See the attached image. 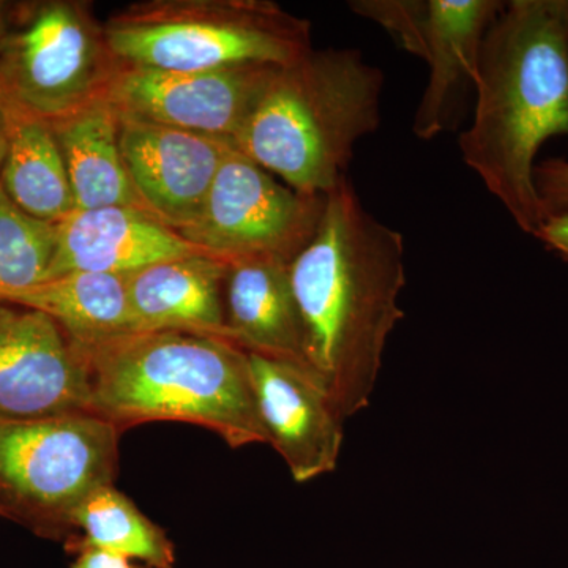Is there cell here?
<instances>
[{
  "mask_svg": "<svg viewBox=\"0 0 568 568\" xmlns=\"http://www.w3.org/2000/svg\"><path fill=\"white\" fill-rule=\"evenodd\" d=\"M306 366L343 417L369 405L388 336L405 317V239L375 219L345 178L325 194L320 226L290 264Z\"/></svg>",
  "mask_w": 568,
  "mask_h": 568,
  "instance_id": "6da1fadb",
  "label": "cell"
},
{
  "mask_svg": "<svg viewBox=\"0 0 568 568\" xmlns=\"http://www.w3.org/2000/svg\"><path fill=\"white\" fill-rule=\"evenodd\" d=\"M476 104L459 136L463 162L536 235L545 215L534 185L541 145L568 136V0H511L489 26Z\"/></svg>",
  "mask_w": 568,
  "mask_h": 568,
  "instance_id": "7a4b0ae2",
  "label": "cell"
},
{
  "mask_svg": "<svg viewBox=\"0 0 568 568\" xmlns=\"http://www.w3.org/2000/svg\"><path fill=\"white\" fill-rule=\"evenodd\" d=\"M77 347L88 366L89 413L121 432L171 420L211 429L233 448L267 443L248 353L230 339L134 332Z\"/></svg>",
  "mask_w": 568,
  "mask_h": 568,
  "instance_id": "3957f363",
  "label": "cell"
},
{
  "mask_svg": "<svg viewBox=\"0 0 568 568\" xmlns=\"http://www.w3.org/2000/svg\"><path fill=\"white\" fill-rule=\"evenodd\" d=\"M383 89V70L357 50L312 51L275 71L234 148L295 192L324 196L379 129Z\"/></svg>",
  "mask_w": 568,
  "mask_h": 568,
  "instance_id": "277c9868",
  "label": "cell"
},
{
  "mask_svg": "<svg viewBox=\"0 0 568 568\" xmlns=\"http://www.w3.org/2000/svg\"><path fill=\"white\" fill-rule=\"evenodd\" d=\"M103 24L115 58L141 69L290 67L313 51L310 22L267 0H149Z\"/></svg>",
  "mask_w": 568,
  "mask_h": 568,
  "instance_id": "5b68a950",
  "label": "cell"
},
{
  "mask_svg": "<svg viewBox=\"0 0 568 568\" xmlns=\"http://www.w3.org/2000/svg\"><path fill=\"white\" fill-rule=\"evenodd\" d=\"M122 432L91 413L0 418V515L52 540L97 489L114 485Z\"/></svg>",
  "mask_w": 568,
  "mask_h": 568,
  "instance_id": "8992f818",
  "label": "cell"
},
{
  "mask_svg": "<svg viewBox=\"0 0 568 568\" xmlns=\"http://www.w3.org/2000/svg\"><path fill=\"white\" fill-rule=\"evenodd\" d=\"M122 63L91 7L44 0L9 9L0 28V89L43 121L104 99Z\"/></svg>",
  "mask_w": 568,
  "mask_h": 568,
  "instance_id": "52a82bcc",
  "label": "cell"
},
{
  "mask_svg": "<svg viewBox=\"0 0 568 568\" xmlns=\"http://www.w3.org/2000/svg\"><path fill=\"white\" fill-rule=\"evenodd\" d=\"M499 0H354L349 9L376 22L403 50L424 59L429 78L413 133L432 141L457 129L476 93L478 55Z\"/></svg>",
  "mask_w": 568,
  "mask_h": 568,
  "instance_id": "ba28073f",
  "label": "cell"
},
{
  "mask_svg": "<svg viewBox=\"0 0 568 568\" xmlns=\"http://www.w3.org/2000/svg\"><path fill=\"white\" fill-rule=\"evenodd\" d=\"M324 196H306L231 148L220 164L203 211L182 237L227 263L280 260L291 263L312 241Z\"/></svg>",
  "mask_w": 568,
  "mask_h": 568,
  "instance_id": "9c48e42d",
  "label": "cell"
},
{
  "mask_svg": "<svg viewBox=\"0 0 568 568\" xmlns=\"http://www.w3.org/2000/svg\"><path fill=\"white\" fill-rule=\"evenodd\" d=\"M278 69L282 67L160 71L122 65L106 100L122 118L219 138L234 145Z\"/></svg>",
  "mask_w": 568,
  "mask_h": 568,
  "instance_id": "30bf717a",
  "label": "cell"
},
{
  "mask_svg": "<svg viewBox=\"0 0 568 568\" xmlns=\"http://www.w3.org/2000/svg\"><path fill=\"white\" fill-rule=\"evenodd\" d=\"M77 413H89L80 349L50 316L0 301V418Z\"/></svg>",
  "mask_w": 568,
  "mask_h": 568,
  "instance_id": "8fae6325",
  "label": "cell"
},
{
  "mask_svg": "<svg viewBox=\"0 0 568 568\" xmlns=\"http://www.w3.org/2000/svg\"><path fill=\"white\" fill-rule=\"evenodd\" d=\"M257 413L267 444L297 484L334 473L345 420L323 383L306 366L248 353Z\"/></svg>",
  "mask_w": 568,
  "mask_h": 568,
  "instance_id": "7c38bea8",
  "label": "cell"
},
{
  "mask_svg": "<svg viewBox=\"0 0 568 568\" xmlns=\"http://www.w3.org/2000/svg\"><path fill=\"white\" fill-rule=\"evenodd\" d=\"M123 162L145 211L175 233L196 222L224 155L227 141L171 126L122 118Z\"/></svg>",
  "mask_w": 568,
  "mask_h": 568,
  "instance_id": "4fadbf2b",
  "label": "cell"
},
{
  "mask_svg": "<svg viewBox=\"0 0 568 568\" xmlns=\"http://www.w3.org/2000/svg\"><path fill=\"white\" fill-rule=\"evenodd\" d=\"M203 253L212 254L140 209L74 211L55 224L54 256L44 282L77 272L130 275L163 261Z\"/></svg>",
  "mask_w": 568,
  "mask_h": 568,
  "instance_id": "5bb4252c",
  "label": "cell"
},
{
  "mask_svg": "<svg viewBox=\"0 0 568 568\" xmlns=\"http://www.w3.org/2000/svg\"><path fill=\"white\" fill-rule=\"evenodd\" d=\"M227 268V261L203 253L126 275L134 332H189L233 342L224 316Z\"/></svg>",
  "mask_w": 568,
  "mask_h": 568,
  "instance_id": "9a60e30c",
  "label": "cell"
},
{
  "mask_svg": "<svg viewBox=\"0 0 568 568\" xmlns=\"http://www.w3.org/2000/svg\"><path fill=\"white\" fill-rule=\"evenodd\" d=\"M290 264L265 257L230 263L224 316L231 339L246 353L306 366Z\"/></svg>",
  "mask_w": 568,
  "mask_h": 568,
  "instance_id": "2e32d148",
  "label": "cell"
},
{
  "mask_svg": "<svg viewBox=\"0 0 568 568\" xmlns=\"http://www.w3.org/2000/svg\"><path fill=\"white\" fill-rule=\"evenodd\" d=\"M48 122L61 149L77 211L132 207L148 212L123 162L121 115L106 97Z\"/></svg>",
  "mask_w": 568,
  "mask_h": 568,
  "instance_id": "e0dca14e",
  "label": "cell"
},
{
  "mask_svg": "<svg viewBox=\"0 0 568 568\" xmlns=\"http://www.w3.org/2000/svg\"><path fill=\"white\" fill-rule=\"evenodd\" d=\"M0 301L50 316L80 346L134 334L126 275L77 272L2 293Z\"/></svg>",
  "mask_w": 568,
  "mask_h": 568,
  "instance_id": "ac0fdd59",
  "label": "cell"
},
{
  "mask_svg": "<svg viewBox=\"0 0 568 568\" xmlns=\"http://www.w3.org/2000/svg\"><path fill=\"white\" fill-rule=\"evenodd\" d=\"M0 185L33 219L61 223L77 211L69 174L50 122L14 108Z\"/></svg>",
  "mask_w": 568,
  "mask_h": 568,
  "instance_id": "d6986e66",
  "label": "cell"
},
{
  "mask_svg": "<svg viewBox=\"0 0 568 568\" xmlns=\"http://www.w3.org/2000/svg\"><path fill=\"white\" fill-rule=\"evenodd\" d=\"M65 549L70 555L99 549L152 568L175 566L171 538L114 485L97 489L81 504L71 521Z\"/></svg>",
  "mask_w": 568,
  "mask_h": 568,
  "instance_id": "ffe728a7",
  "label": "cell"
},
{
  "mask_svg": "<svg viewBox=\"0 0 568 568\" xmlns=\"http://www.w3.org/2000/svg\"><path fill=\"white\" fill-rule=\"evenodd\" d=\"M55 250V224L21 211L0 185V294L44 282Z\"/></svg>",
  "mask_w": 568,
  "mask_h": 568,
  "instance_id": "44dd1931",
  "label": "cell"
},
{
  "mask_svg": "<svg viewBox=\"0 0 568 568\" xmlns=\"http://www.w3.org/2000/svg\"><path fill=\"white\" fill-rule=\"evenodd\" d=\"M534 185L545 219L568 213V160L551 159L537 163Z\"/></svg>",
  "mask_w": 568,
  "mask_h": 568,
  "instance_id": "7402d4cb",
  "label": "cell"
},
{
  "mask_svg": "<svg viewBox=\"0 0 568 568\" xmlns=\"http://www.w3.org/2000/svg\"><path fill=\"white\" fill-rule=\"evenodd\" d=\"M534 237L568 261V213L545 219Z\"/></svg>",
  "mask_w": 568,
  "mask_h": 568,
  "instance_id": "603a6c76",
  "label": "cell"
},
{
  "mask_svg": "<svg viewBox=\"0 0 568 568\" xmlns=\"http://www.w3.org/2000/svg\"><path fill=\"white\" fill-rule=\"evenodd\" d=\"M136 562L138 560L125 558V556L112 555L99 549H85L74 555V560L69 568H152Z\"/></svg>",
  "mask_w": 568,
  "mask_h": 568,
  "instance_id": "cb8c5ba5",
  "label": "cell"
},
{
  "mask_svg": "<svg viewBox=\"0 0 568 568\" xmlns=\"http://www.w3.org/2000/svg\"><path fill=\"white\" fill-rule=\"evenodd\" d=\"M13 112V104L9 102V99L3 95L2 89H0V170H2L3 160H6L7 149H9Z\"/></svg>",
  "mask_w": 568,
  "mask_h": 568,
  "instance_id": "d4e9b609",
  "label": "cell"
},
{
  "mask_svg": "<svg viewBox=\"0 0 568 568\" xmlns=\"http://www.w3.org/2000/svg\"><path fill=\"white\" fill-rule=\"evenodd\" d=\"M7 13V3L0 2V28H2L3 18Z\"/></svg>",
  "mask_w": 568,
  "mask_h": 568,
  "instance_id": "484cf974",
  "label": "cell"
}]
</instances>
